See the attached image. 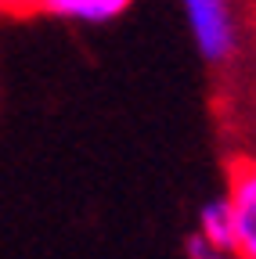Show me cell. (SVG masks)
Segmentation results:
<instances>
[{
	"label": "cell",
	"instance_id": "cell-1",
	"mask_svg": "<svg viewBox=\"0 0 256 259\" xmlns=\"http://www.w3.org/2000/svg\"><path fill=\"white\" fill-rule=\"evenodd\" d=\"M180 15L199 58L209 69H228L242 51V18L235 0H180Z\"/></svg>",
	"mask_w": 256,
	"mask_h": 259
},
{
	"label": "cell",
	"instance_id": "cell-2",
	"mask_svg": "<svg viewBox=\"0 0 256 259\" xmlns=\"http://www.w3.org/2000/svg\"><path fill=\"white\" fill-rule=\"evenodd\" d=\"M224 194L235 209V255L256 259V158L252 155L231 162Z\"/></svg>",
	"mask_w": 256,
	"mask_h": 259
},
{
	"label": "cell",
	"instance_id": "cell-3",
	"mask_svg": "<svg viewBox=\"0 0 256 259\" xmlns=\"http://www.w3.org/2000/svg\"><path fill=\"white\" fill-rule=\"evenodd\" d=\"M40 11L72 25H108L130 11L134 0H36Z\"/></svg>",
	"mask_w": 256,
	"mask_h": 259
},
{
	"label": "cell",
	"instance_id": "cell-4",
	"mask_svg": "<svg viewBox=\"0 0 256 259\" xmlns=\"http://www.w3.org/2000/svg\"><path fill=\"white\" fill-rule=\"evenodd\" d=\"M195 231L206 241H213V245L235 248V209L228 202V194H216V198L202 202L199 220H195Z\"/></svg>",
	"mask_w": 256,
	"mask_h": 259
},
{
	"label": "cell",
	"instance_id": "cell-5",
	"mask_svg": "<svg viewBox=\"0 0 256 259\" xmlns=\"http://www.w3.org/2000/svg\"><path fill=\"white\" fill-rule=\"evenodd\" d=\"M184 259H238V255H235V248L213 245V241H206L199 231H191L188 241H184Z\"/></svg>",
	"mask_w": 256,
	"mask_h": 259
}]
</instances>
